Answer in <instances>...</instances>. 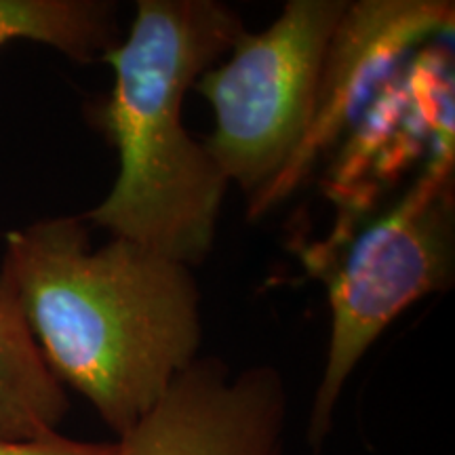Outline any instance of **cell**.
<instances>
[{
  "label": "cell",
  "mask_w": 455,
  "mask_h": 455,
  "mask_svg": "<svg viewBox=\"0 0 455 455\" xmlns=\"http://www.w3.org/2000/svg\"><path fill=\"white\" fill-rule=\"evenodd\" d=\"M348 0H289L268 30H244L230 57L195 89L215 112L204 148L249 204L272 186L304 140L323 64Z\"/></svg>",
  "instance_id": "4"
},
{
  "label": "cell",
  "mask_w": 455,
  "mask_h": 455,
  "mask_svg": "<svg viewBox=\"0 0 455 455\" xmlns=\"http://www.w3.org/2000/svg\"><path fill=\"white\" fill-rule=\"evenodd\" d=\"M453 171L441 158L388 212L358 232L327 278L331 331L306 439L315 453L333 426L341 390L373 341L453 275Z\"/></svg>",
  "instance_id": "3"
},
{
  "label": "cell",
  "mask_w": 455,
  "mask_h": 455,
  "mask_svg": "<svg viewBox=\"0 0 455 455\" xmlns=\"http://www.w3.org/2000/svg\"><path fill=\"white\" fill-rule=\"evenodd\" d=\"M241 17L215 0H140L124 41L101 61L114 68L104 110L121 171L89 226L184 264L212 253L228 180L204 144L188 133V89L230 53Z\"/></svg>",
  "instance_id": "2"
},
{
  "label": "cell",
  "mask_w": 455,
  "mask_h": 455,
  "mask_svg": "<svg viewBox=\"0 0 455 455\" xmlns=\"http://www.w3.org/2000/svg\"><path fill=\"white\" fill-rule=\"evenodd\" d=\"M0 276L51 371L121 439L201 348V291L188 266L112 238L89 251L83 215L7 235Z\"/></svg>",
  "instance_id": "1"
},
{
  "label": "cell",
  "mask_w": 455,
  "mask_h": 455,
  "mask_svg": "<svg viewBox=\"0 0 455 455\" xmlns=\"http://www.w3.org/2000/svg\"><path fill=\"white\" fill-rule=\"evenodd\" d=\"M287 388L272 365L196 358L116 441V455H283Z\"/></svg>",
  "instance_id": "6"
},
{
  "label": "cell",
  "mask_w": 455,
  "mask_h": 455,
  "mask_svg": "<svg viewBox=\"0 0 455 455\" xmlns=\"http://www.w3.org/2000/svg\"><path fill=\"white\" fill-rule=\"evenodd\" d=\"M453 20L445 0H363L348 3L329 43L312 110V121L291 163L268 190L249 204L258 218L287 198L363 108L386 87L396 68L424 41L443 32Z\"/></svg>",
  "instance_id": "5"
},
{
  "label": "cell",
  "mask_w": 455,
  "mask_h": 455,
  "mask_svg": "<svg viewBox=\"0 0 455 455\" xmlns=\"http://www.w3.org/2000/svg\"><path fill=\"white\" fill-rule=\"evenodd\" d=\"M70 401L51 371L13 289L0 276V441L60 435Z\"/></svg>",
  "instance_id": "7"
},
{
  "label": "cell",
  "mask_w": 455,
  "mask_h": 455,
  "mask_svg": "<svg viewBox=\"0 0 455 455\" xmlns=\"http://www.w3.org/2000/svg\"><path fill=\"white\" fill-rule=\"evenodd\" d=\"M0 455H116V441L87 443L61 435L38 441H0Z\"/></svg>",
  "instance_id": "9"
},
{
  "label": "cell",
  "mask_w": 455,
  "mask_h": 455,
  "mask_svg": "<svg viewBox=\"0 0 455 455\" xmlns=\"http://www.w3.org/2000/svg\"><path fill=\"white\" fill-rule=\"evenodd\" d=\"M32 41L78 64L98 61L121 43L118 7L108 0H0V47Z\"/></svg>",
  "instance_id": "8"
}]
</instances>
